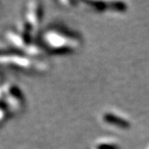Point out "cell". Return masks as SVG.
Returning <instances> with one entry per match:
<instances>
[{
	"instance_id": "3957f363",
	"label": "cell",
	"mask_w": 149,
	"mask_h": 149,
	"mask_svg": "<svg viewBox=\"0 0 149 149\" xmlns=\"http://www.w3.org/2000/svg\"><path fill=\"white\" fill-rule=\"evenodd\" d=\"M42 16H43V7L40 2H29L26 4L22 22H19V26L27 31L28 33L33 35L36 32L39 24L41 22Z\"/></svg>"
},
{
	"instance_id": "6da1fadb",
	"label": "cell",
	"mask_w": 149,
	"mask_h": 149,
	"mask_svg": "<svg viewBox=\"0 0 149 149\" xmlns=\"http://www.w3.org/2000/svg\"><path fill=\"white\" fill-rule=\"evenodd\" d=\"M39 46L43 50L56 54L77 52L82 46V38L77 32L59 23L46 26L39 34Z\"/></svg>"
},
{
	"instance_id": "277c9868",
	"label": "cell",
	"mask_w": 149,
	"mask_h": 149,
	"mask_svg": "<svg viewBox=\"0 0 149 149\" xmlns=\"http://www.w3.org/2000/svg\"><path fill=\"white\" fill-rule=\"evenodd\" d=\"M2 102L11 113H17L20 111L24 105L22 92L14 84L3 85Z\"/></svg>"
},
{
	"instance_id": "7a4b0ae2",
	"label": "cell",
	"mask_w": 149,
	"mask_h": 149,
	"mask_svg": "<svg viewBox=\"0 0 149 149\" xmlns=\"http://www.w3.org/2000/svg\"><path fill=\"white\" fill-rule=\"evenodd\" d=\"M0 65L31 73H41L47 69V65L44 61L39 60L38 57H33L23 52L5 50H0Z\"/></svg>"
},
{
	"instance_id": "52a82bcc",
	"label": "cell",
	"mask_w": 149,
	"mask_h": 149,
	"mask_svg": "<svg viewBox=\"0 0 149 149\" xmlns=\"http://www.w3.org/2000/svg\"><path fill=\"white\" fill-rule=\"evenodd\" d=\"M89 149H119V145L111 138H100L90 145Z\"/></svg>"
},
{
	"instance_id": "8992f818",
	"label": "cell",
	"mask_w": 149,
	"mask_h": 149,
	"mask_svg": "<svg viewBox=\"0 0 149 149\" xmlns=\"http://www.w3.org/2000/svg\"><path fill=\"white\" fill-rule=\"evenodd\" d=\"M85 5L90 6L93 11L96 12H125L127 6L123 2H85Z\"/></svg>"
},
{
	"instance_id": "5b68a950",
	"label": "cell",
	"mask_w": 149,
	"mask_h": 149,
	"mask_svg": "<svg viewBox=\"0 0 149 149\" xmlns=\"http://www.w3.org/2000/svg\"><path fill=\"white\" fill-rule=\"evenodd\" d=\"M100 121L101 123L105 126L111 127V128H116V129H128L131 126L130 121L126 119L123 116L119 115L112 111H107L101 113L100 115Z\"/></svg>"
}]
</instances>
